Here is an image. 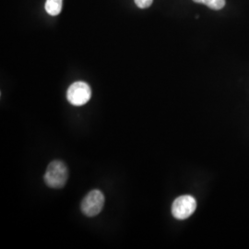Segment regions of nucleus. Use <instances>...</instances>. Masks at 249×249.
Here are the masks:
<instances>
[{"mask_svg": "<svg viewBox=\"0 0 249 249\" xmlns=\"http://www.w3.org/2000/svg\"><path fill=\"white\" fill-rule=\"evenodd\" d=\"M69 178V170L67 165L61 160H53L47 166L45 171V184L51 188H62Z\"/></svg>", "mask_w": 249, "mask_h": 249, "instance_id": "1", "label": "nucleus"}, {"mask_svg": "<svg viewBox=\"0 0 249 249\" xmlns=\"http://www.w3.org/2000/svg\"><path fill=\"white\" fill-rule=\"evenodd\" d=\"M91 97V89L86 82L76 81L67 91L68 101L74 107H81L87 104Z\"/></svg>", "mask_w": 249, "mask_h": 249, "instance_id": "2", "label": "nucleus"}, {"mask_svg": "<svg viewBox=\"0 0 249 249\" xmlns=\"http://www.w3.org/2000/svg\"><path fill=\"white\" fill-rule=\"evenodd\" d=\"M105 196L100 190H92L85 196L81 202V212L88 217L98 215L105 206Z\"/></svg>", "mask_w": 249, "mask_h": 249, "instance_id": "3", "label": "nucleus"}, {"mask_svg": "<svg viewBox=\"0 0 249 249\" xmlns=\"http://www.w3.org/2000/svg\"><path fill=\"white\" fill-rule=\"evenodd\" d=\"M196 199L192 196L185 195L178 197L172 205V214L178 220H186L195 213Z\"/></svg>", "mask_w": 249, "mask_h": 249, "instance_id": "4", "label": "nucleus"}, {"mask_svg": "<svg viewBox=\"0 0 249 249\" xmlns=\"http://www.w3.org/2000/svg\"><path fill=\"white\" fill-rule=\"evenodd\" d=\"M45 8L49 15L56 16L62 10V0H46Z\"/></svg>", "mask_w": 249, "mask_h": 249, "instance_id": "5", "label": "nucleus"}, {"mask_svg": "<svg viewBox=\"0 0 249 249\" xmlns=\"http://www.w3.org/2000/svg\"><path fill=\"white\" fill-rule=\"evenodd\" d=\"M193 1L199 4H204L210 9H214V10L223 9L226 3L225 0H193Z\"/></svg>", "mask_w": 249, "mask_h": 249, "instance_id": "6", "label": "nucleus"}, {"mask_svg": "<svg viewBox=\"0 0 249 249\" xmlns=\"http://www.w3.org/2000/svg\"><path fill=\"white\" fill-rule=\"evenodd\" d=\"M135 4L140 8V9H147L150 6H151L153 0H134Z\"/></svg>", "mask_w": 249, "mask_h": 249, "instance_id": "7", "label": "nucleus"}]
</instances>
